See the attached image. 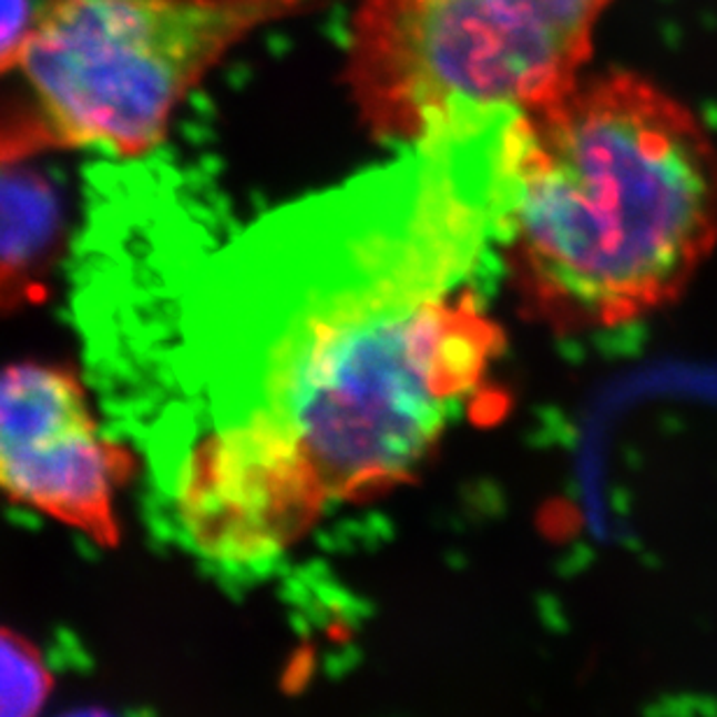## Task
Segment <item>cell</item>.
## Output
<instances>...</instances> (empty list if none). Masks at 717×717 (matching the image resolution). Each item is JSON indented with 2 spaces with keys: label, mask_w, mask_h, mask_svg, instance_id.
<instances>
[{
  "label": "cell",
  "mask_w": 717,
  "mask_h": 717,
  "mask_svg": "<svg viewBox=\"0 0 717 717\" xmlns=\"http://www.w3.org/2000/svg\"><path fill=\"white\" fill-rule=\"evenodd\" d=\"M508 124L410 145L219 249L182 313L187 427L273 438L331 501L412 478L503 352L469 283L499 236Z\"/></svg>",
  "instance_id": "obj_1"
},
{
  "label": "cell",
  "mask_w": 717,
  "mask_h": 717,
  "mask_svg": "<svg viewBox=\"0 0 717 717\" xmlns=\"http://www.w3.org/2000/svg\"><path fill=\"white\" fill-rule=\"evenodd\" d=\"M496 245L529 315L557 331L664 310L717 245L710 131L641 75H583L508 124Z\"/></svg>",
  "instance_id": "obj_2"
},
{
  "label": "cell",
  "mask_w": 717,
  "mask_h": 717,
  "mask_svg": "<svg viewBox=\"0 0 717 717\" xmlns=\"http://www.w3.org/2000/svg\"><path fill=\"white\" fill-rule=\"evenodd\" d=\"M324 0H42L19 89L0 101V164L96 150L143 158L192 91L252 33Z\"/></svg>",
  "instance_id": "obj_3"
},
{
  "label": "cell",
  "mask_w": 717,
  "mask_h": 717,
  "mask_svg": "<svg viewBox=\"0 0 717 717\" xmlns=\"http://www.w3.org/2000/svg\"><path fill=\"white\" fill-rule=\"evenodd\" d=\"M613 0H359L345 82L406 147L505 122L583 78Z\"/></svg>",
  "instance_id": "obj_4"
},
{
  "label": "cell",
  "mask_w": 717,
  "mask_h": 717,
  "mask_svg": "<svg viewBox=\"0 0 717 717\" xmlns=\"http://www.w3.org/2000/svg\"><path fill=\"white\" fill-rule=\"evenodd\" d=\"M152 478L161 526L196 562L231 581L270 573L331 501L296 454L234 424L161 436Z\"/></svg>",
  "instance_id": "obj_5"
},
{
  "label": "cell",
  "mask_w": 717,
  "mask_h": 717,
  "mask_svg": "<svg viewBox=\"0 0 717 717\" xmlns=\"http://www.w3.org/2000/svg\"><path fill=\"white\" fill-rule=\"evenodd\" d=\"M137 454L103 429L82 378L63 363L0 366V494L86 539H120V492Z\"/></svg>",
  "instance_id": "obj_6"
},
{
  "label": "cell",
  "mask_w": 717,
  "mask_h": 717,
  "mask_svg": "<svg viewBox=\"0 0 717 717\" xmlns=\"http://www.w3.org/2000/svg\"><path fill=\"white\" fill-rule=\"evenodd\" d=\"M61 203L27 164H0V310L42 296L61 245Z\"/></svg>",
  "instance_id": "obj_7"
},
{
  "label": "cell",
  "mask_w": 717,
  "mask_h": 717,
  "mask_svg": "<svg viewBox=\"0 0 717 717\" xmlns=\"http://www.w3.org/2000/svg\"><path fill=\"white\" fill-rule=\"evenodd\" d=\"M50 687V668L35 647L0 629V717H38Z\"/></svg>",
  "instance_id": "obj_8"
},
{
  "label": "cell",
  "mask_w": 717,
  "mask_h": 717,
  "mask_svg": "<svg viewBox=\"0 0 717 717\" xmlns=\"http://www.w3.org/2000/svg\"><path fill=\"white\" fill-rule=\"evenodd\" d=\"M31 0H0V78L17 75L35 24Z\"/></svg>",
  "instance_id": "obj_9"
}]
</instances>
